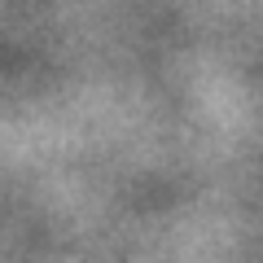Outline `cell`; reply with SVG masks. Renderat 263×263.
<instances>
[]
</instances>
